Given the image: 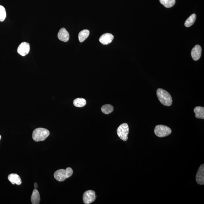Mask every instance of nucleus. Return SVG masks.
Instances as JSON below:
<instances>
[{"label": "nucleus", "instance_id": "obj_1", "mask_svg": "<svg viewBox=\"0 0 204 204\" xmlns=\"http://www.w3.org/2000/svg\"><path fill=\"white\" fill-rule=\"evenodd\" d=\"M156 95L159 101L163 105L170 106L172 104V98L169 93L165 90L159 88L156 91Z\"/></svg>", "mask_w": 204, "mask_h": 204}, {"label": "nucleus", "instance_id": "obj_17", "mask_svg": "<svg viewBox=\"0 0 204 204\" xmlns=\"http://www.w3.org/2000/svg\"><path fill=\"white\" fill-rule=\"evenodd\" d=\"M196 19V15L195 14L192 15L185 21V26L187 27L191 26L194 23Z\"/></svg>", "mask_w": 204, "mask_h": 204}, {"label": "nucleus", "instance_id": "obj_9", "mask_svg": "<svg viewBox=\"0 0 204 204\" xmlns=\"http://www.w3.org/2000/svg\"><path fill=\"white\" fill-rule=\"evenodd\" d=\"M202 55V48L197 45L194 47L191 51V56L194 61H197L200 59Z\"/></svg>", "mask_w": 204, "mask_h": 204}, {"label": "nucleus", "instance_id": "obj_20", "mask_svg": "<svg viewBox=\"0 0 204 204\" xmlns=\"http://www.w3.org/2000/svg\"><path fill=\"white\" fill-rule=\"evenodd\" d=\"M6 17V10L2 6H0V21H4Z\"/></svg>", "mask_w": 204, "mask_h": 204}, {"label": "nucleus", "instance_id": "obj_16", "mask_svg": "<svg viewBox=\"0 0 204 204\" xmlns=\"http://www.w3.org/2000/svg\"><path fill=\"white\" fill-rule=\"evenodd\" d=\"M86 104V100L83 98H77L74 100V104L78 108H82Z\"/></svg>", "mask_w": 204, "mask_h": 204}, {"label": "nucleus", "instance_id": "obj_22", "mask_svg": "<svg viewBox=\"0 0 204 204\" xmlns=\"http://www.w3.org/2000/svg\"><path fill=\"white\" fill-rule=\"evenodd\" d=\"M1 135H0V140H1Z\"/></svg>", "mask_w": 204, "mask_h": 204}, {"label": "nucleus", "instance_id": "obj_7", "mask_svg": "<svg viewBox=\"0 0 204 204\" xmlns=\"http://www.w3.org/2000/svg\"><path fill=\"white\" fill-rule=\"evenodd\" d=\"M30 50L29 44L27 42H23L19 46L17 52L20 55L24 57L29 53Z\"/></svg>", "mask_w": 204, "mask_h": 204}, {"label": "nucleus", "instance_id": "obj_11", "mask_svg": "<svg viewBox=\"0 0 204 204\" xmlns=\"http://www.w3.org/2000/svg\"><path fill=\"white\" fill-rule=\"evenodd\" d=\"M58 38L62 41L67 42L69 40V34L66 29L61 28L57 34Z\"/></svg>", "mask_w": 204, "mask_h": 204}, {"label": "nucleus", "instance_id": "obj_5", "mask_svg": "<svg viewBox=\"0 0 204 204\" xmlns=\"http://www.w3.org/2000/svg\"><path fill=\"white\" fill-rule=\"evenodd\" d=\"M129 127L128 124L124 123L121 125L117 129V135L120 138L124 141H127L128 139Z\"/></svg>", "mask_w": 204, "mask_h": 204}, {"label": "nucleus", "instance_id": "obj_18", "mask_svg": "<svg viewBox=\"0 0 204 204\" xmlns=\"http://www.w3.org/2000/svg\"><path fill=\"white\" fill-rule=\"evenodd\" d=\"M160 2L165 7L170 8L174 6L176 0H159Z\"/></svg>", "mask_w": 204, "mask_h": 204}, {"label": "nucleus", "instance_id": "obj_10", "mask_svg": "<svg viewBox=\"0 0 204 204\" xmlns=\"http://www.w3.org/2000/svg\"><path fill=\"white\" fill-rule=\"evenodd\" d=\"M114 36L111 34L106 33L100 37L99 41L103 45H108L111 43L113 40Z\"/></svg>", "mask_w": 204, "mask_h": 204}, {"label": "nucleus", "instance_id": "obj_6", "mask_svg": "<svg viewBox=\"0 0 204 204\" xmlns=\"http://www.w3.org/2000/svg\"><path fill=\"white\" fill-rule=\"evenodd\" d=\"M96 197L94 191L92 190H87L83 194V202L85 204H91L95 201Z\"/></svg>", "mask_w": 204, "mask_h": 204}, {"label": "nucleus", "instance_id": "obj_13", "mask_svg": "<svg viewBox=\"0 0 204 204\" xmlns=\"http://www.w3.org/2000/svg\"><path fill=\"white\" fill-rule=\"evenodd\" d=\"M195 117L197 118L204 119V108L203 107L197 106L194 109Z\"/></svg>", "mask_w": 204, "mask_h": 204}, {"label": "nucleus", "instance_id": "obj_3", "mask_svg": "<svg viewBox=\"0 0 204 204\" xmlns=\"http://www.w3.org/2000/svg\"><path fill=\"white\" fill-rule=\"evenodd\" d=\"M73 169L71 168H67L66 169H61L54 172V176L56 180L59 181H64L65 180L72 176Z\"/></svg>", "mask_w": 204, "mask_h": 204}, {"label": "nucleus", "instance_id": "obj_14", "mask_svg": "<svg viewBox=\"0 0 204 204\" xmlns=\"http://www.w3.org/2000/svg\"><path fill=\"white\" fill-rule=\"evenodd\" d=\"M40 200V193L36 189L33 190L31 197V202L33 204H39Z\"/></svg>", "mask_w": 204, "mask_h": 204}, {"label": "nucleus", "instance_id": "obj_21", "mask_svg": "<svg viewBox=\"0 0 204 204\" xmlns=\"http://www.w3.org/2000/svg\"><path fill=\"white\" fill-rule=\"evenodd\" d=\"M34 187H35V189H36L38 188V185H37V183H35L34 184Z\"/></svg>", "mask_w": 204, "mask_h": 204}, {"label": "nucleus", "instance_id": "obj_2", "mask_svg": "<svg viewBox=\"0 0 204 204\" xmlns=\"http://www.w3.org/2000/svg\"><path fill=\"white\" fill-rule=\"evenodd\" d=\"M50 132L47 129L43 128L35 129L32 134V138L35 142L44 141L49 137Z\"/></svg>", "mask_w": 204, "mask_h": 204}, {"label": "nucleus", "instance_id": "obj_4", "mask_svg": "<svg viewBox=\"0 0 204 204\" xmlns=\"http://www.w3.org/2000/svg\"><path fill=\"white\" fill-rule=\"evenodd\" d=\"M154 133L157 137L162 138L170 135L171 134L172 130L167 126L159 125H156L155 128Z\"/></svg>", "mask_w": 204, "mask_h": 204}, {"label": "nucleus", "instance_id": "obj_8", "mask_svg": "<svg viewBox=\"0 0 204 204\" xmlns=\"http://www.w3.org/2000/svg\"><path fill=\"white\" fill-rule=\"evenodd\" d=\"M196 180L198 184L203 185L204 184V164L200 166L196 174Z\"/></svg>", "mask_w": 204, "mask_h": 204}, {"label": "nucleus", "instance_id": "obj_19", "mask_svg": "<svg viewBox=\"0 0 204 204\" xmlns=\"http://www.w3.org/2000/svg\"><path fill=\"white\" fill-rule=\"evenodd\" d=\"M114 110L113 107L112 105L110 104H106L103 105L101 108V111L105 114H109Z\"/></svg>", "mask_w": 204, "mask_h": 204}, {"label": "nucleus", "instance_id": "obj_15", "mask_svg": "<svg viewBox=\"0 0 204 204\" xmlns=\"http://www.w3.org/2000/svg\"><path fill=\"white\" fill-rule=\"evenodd\" d=\"M89 31L88 30H84L79 32L78 35V38L80 42H82L89 36Z\"/></svg>", "mask_w": 204, "mask_h": 204}, {"label": "nucleus", "instance_id": "obj_12", "mask_svg": "<svg viewBox=\"0 0 204 204\" xmlns=\"http://www.w3.org/2000/svg\"><path fill=\"white\" fill-rule=\"evenodd\" d=\"M8 179L13 185L15 184L17 185H20L22 183L21 178L19 175L16 173H11L8 176Z\"/></svg>", "mask_w": 204, "mask_h": 204}]
</instances>
